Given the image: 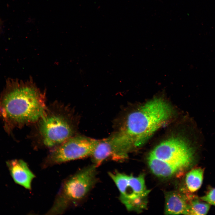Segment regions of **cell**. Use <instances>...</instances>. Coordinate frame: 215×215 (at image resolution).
Masks as SVG:
<instances>
[{"mask_svg": "<svg viewBox=\"0 0 215 215\" xmlns=\"http://www.w3.org/2000/svg\"><path fill=\"white\" fill-rule=\"evenodd\" d=\"M7 165L14 181L25 188L30 189L32 181L35 176L27 164L22 160L15 159L8 162Z\"/></svg>", "mask_w": 215, "mask_h": 215, "instance_id": "8", "label": "cell"}, {"mask_svg": "<svg viewBox=\"0 0 215 215\" xmlns=\"http://www.w3.org/2000/svg\"><path fill=\"white\" fill-rule=\"evenodd\" d=\"M200 199L215 206V188L211 189L205 195L201 197Z\"/></svg>", "mask_w": 215, "mask_h": 215, "instance_id": "13", "label": "cell"}, {"mask_svg": "<svg viewBox=\"0 0 215 215\" xmlns=\"http://www.w3.org/2000/svg\"><path fill=\"white\" fill-rule=\"evenodd\" d=\"M148 194L145 193L132 199L120 198V200L128 210L139 212L146 208Z\"/></svg>", "mask_w": 215, "mask_h": 215, "instance_id": "11", "label": "cell"}, {"mask_svg": "<svg viewBox=\"0 0 215 215\" xmlns=\"http://www.w3.org/2000/svg\"><path fill=\"white\" fill-rule=\"evenodd\" d=\"M173 113L166 101L154 98L130 113L119 132L133 148L139 147L170 120Z\"/></svg>", "mask_w": 215, "mask_h": 215, "instance_id": "2", "label": "cell"}, {"mask_svg": "<svg viewBox=\"0 0 215 215\" xmlns=\"http://www.w3.org/2000/svg\"><path fill=\"white\" fill-rule=\"evenodd\" d=\"M109 174L120 192L119 198L133 199L150 191L146 188L143 174L136 177L118 172Z\"/></svg>", "mask_w": 215, "mask_h": 215, "instance_id": "7", "label": "cell"}, {"mask_svg": "<svg viewBox=\"0 0 215 215\" xmlns=\"http://www.w3.org/2000/svg\"><path fill=\"white\" fill-rule=\"evenodd\" d=\"M96 168L94 164L89 166L66 180L47 214H62L85 197L96 183Z\"/></svg>", "mask_w": 215, "mask_h": 215, "instance_id": "4", "label": "cell"}, {"mask_svg": "<svg viewBox=\"0 0 215 215\" xmlns=\"http://www.w3.org/2000/svg\"><path fill=\"white\" fill-rule=\"evenodd\" d=\"M189 203L187 199L175 192L168 193L165 196V213L167 214H188Z\"/></svg>", "mask_w": 215, "mask_h": 215, "instance_id": "9", "label": "cell"}, {"mask_svg": "<svg viewBox=\"0 0 215 215\" xmlns=\"http://www.w3.org/2000/svg\"><path fill=\"white\" fill-rule=\"evenodd\" d=\"M204 170L201 168H194L186 174L185 182L189 191L194 192L201 187L203 180Z\"/></svg>", "mask_w": 215, "mask_h": 215, "instance_id": "10", "label": "cell"}, {"mask_svg": "<svg viewBox=\"0 0 215 215\" xmlns=\"http://www.w3.org/2000/svg\"><path fill=\"white\" fill-rule=\"evenodd\" d=\"M174 175L187 168L194 159V151L184 139L172 137L156 146L149 155Z\"/></svg>", "mask_w": 215, "mask_h": 215, "instance_id": "5", "label": "cell"}, {"mask_svg": "<svg viewBox=\"0 0 215 215\" xmlns=\"http://www.w3.org/2000/svg\"><path fill=\"white\" fill-rule=\"evenodd\" d=\"M99 141L74 135L52 149L46 159L45 165L60 164L91 156Z\"/></svg>", "mask_w": 215, "mask_h": 215, "instance_id": "6", "label": "cell"}, {"mask_svg": "<svg viewBox=\"0 0 215 215\" xmlns=\"http://www.w3.org/2000/svg\"><path fill=\"white\" fill-rule=\"evenodd\" d=\"M189 201L188 214L205 215L208 213L210 207V204L196 198Z\"/></svg>", "mask_w": 215, "mask_h": 215, "instance_id": "12", "label": "cell"}, {"mask_svg": "<svg viewBox=\"0 0 215 215\" xmlns=\"http://www.w3.org/2000/svg\"><path fill=\"white\" fill-rule=\"evenodd\" d=\"M0 99V115L8 128L34 124L46 109L45 93L32 79L13 81Z\"/></svg>", "mask_w": 215, "mask_h": 215, "instance_id": "1", "label": "cell"}, {"mask_svg": "<svg viewBox=\"0 0 215 215\" xmlns=\"http://www.w3.org/2000/svg\"><path fill=\"white\" fill-rule=\"evenodd\" d=\"M34 124L33 141L41 146L52 149L75 135V118L72 110L58 102L47 106Z\"/></svg>", "mask_w": 215, "mask_h": 215, "instance_id": "3", "label": "cell"}]
</instances>
